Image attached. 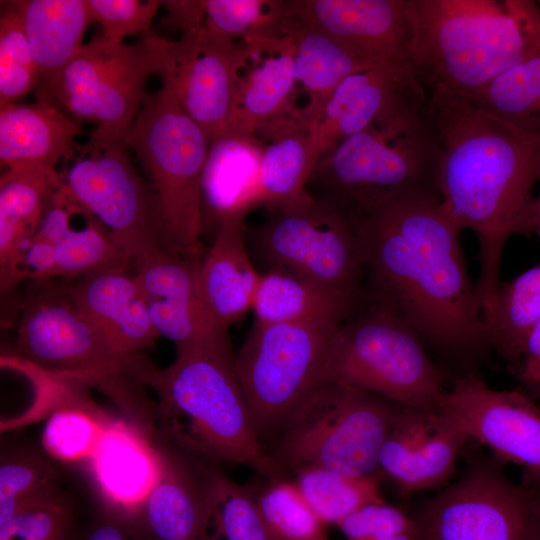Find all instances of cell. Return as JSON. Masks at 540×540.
<instances>
[{
	"mask_svg": "<svg viewBox=\"0 0 540 540\" xmlns=\"http://www.w3.org/2000/svg\"><path fill=\"white\" fill-rule=\"evenodd\" d=\"M349 215L362 244L367 300L398 315L444 360L475 370L490 347L463 229L442 201L394 202Z\"/></svg>",
	"mask_w": 540,
	"mask_h": 540,
	"instance_id": "6da1fadb",
	"label": "cell"
},
{
	"mask_svg": "<svg viewBox=\"0 0 540 540\" xmlns=\"http://www.w3.org/2000/svg\"><path fill=\"white\" fill-rule=\"evenodd\" d=\"M429 102L442 139V203L478 241L476 286L483 316L500 285L506 242L513 235L533 234L540 138L466 99L429 98Z\"/></svg>",
	"mask_w": 540,
	"mask_h": 540,
	"instance_id": "7a4b0ae2",
	"label": "cell"
},
{
	"mask_svg": "<svg viewBox=\"0 0 540 540\" xmlns=\"http://www.w3.org/2000/svg\"><path fill=\"white\" fill-rule=\"evenodd\" d=\"M408 64L429 98L470 99L540 50L532 0H411Z\"/></svg>",
	"mask_w": 540,
	"mask_h": 540,
	"instance_id": "3957f363",
	"label": "cell"
},
{
	"mask_svg": "<svg viewBox=\"0 0 540 540\" xmlns=\"http://www.w3.org/2000/svg\"><path fill=\"white\" fill-rule=\"evenodd\" d=\"M165 439L210 464L231 463L272 478L283 470L261 444L240 383L228 332L177 351L149 381Z\"/></svg>",
	"mask_w": 540,
	"mask_h": 540,
	"instance_id": "277c9868",
	"label": "cell"
},
{
	"mask_svg": "<svg viewBox=\"0 0 540 540\" xmlns=\"http://www.w3.org/2000/svg\"><path fill=\"white\" fill-rule=\"evenodd\" d=\"M441 163V134L428 100L336 145L306 188L348 213L402 201L440 202Z\"/></svg>",
	"mask_w": 540,
	"mask_h": 540,
	"instance_id": "5b68a950",
	"label": "cell"
},
{
	"mask_svg": "<svg viewBox=\"0 0 540 540\" xmlns=\"http://www.w3.org/2000/svg\"><path fill=\"white\" fill-rule=\"evenodd\" d=\"M125 142L148 177L167 248L202 256L201 179L209 139L169 85L148 94Z\"/></svg>",
	"mask_w": 540,
	"mask_h": 540,
	"instance_id": "8992f818",
	"label": "cell"
},
{
	"mask_svg": "<svg viewBox=\"0 0 540 540\" xmlns=\"http://www.w3.org/2000/svg\"><path fill=\"white\" fill-rule=\"evenodd\" d=\"M171 46L154 34L134 44L95 34L50 84L37 89V99L96 125L85 150L125 142L148 96L146 83L161 74Z\"/></svg>",
	"mask_w": 540,
	"mask_h": 540,
	"instance_id": "52a82bcc",
	"label": "cell"
},
{
	"mask_svg": "<svg viewBox=\"0 0 540 540\" xmlns=\"http://www.w3.org/2000/svg\"><path fill=\"white\" fill-rule=\"evenodd\" d=\"M368 301V300H367ZM416 332L391 310L371 303L342 322L322 380L366 391L403 406L439 412L445 373Z\"/></svg>",
	"mask_w": 540,
	"mask_h": 540,
	"instance_id": "ba28073f",
	"label": "cell"
},
{
	"mask_svg": "<svg viewBox=\"0 0 540 540\" xmlns=\"http://www.w3.org/2000/svg\"><path fill=\"white\" fill-rule=\"evenodd\" d=\"M401 406L322 380L291 412L271 456L282 469L293 472L321 467L351 476L374 475L381 446Z\"/></svg>",
	"mask_w": 540,
	"mask_h": 540,
	"instance_id": "9c48e42d",
	"label": "cell"
},
{
	"mask_svg": "<svg viewBox=\"0 0 540 540\" xmlns=\"http://www.w3.org/2000/svg\"><path fill=\"white\" fill-rule=\"evenodd\" d=\"M250 254L266 271L277 270L319 286L362 293L363 249L353 219L335 204L307 191L246 228Z\"/></svg>",
	"mask_w": 540,
	"mask_h": 540,
	"instance_id": "30bf717a",
	"label": "cell"
},
{
	"mask_svg": "<svg viewBox=\"0 0 540 540\" xmlns=\"http://www.w3.org/2000/svg\"><path fill=\"white\" fill-rule=\"evenodd\" d=\"M345 320L254 321L235 354V365L260 438L280 431L296 406L322 381L333 338Z\"/></svg>",
	"mask_w": 540,
	"mask_h": 540,
	"instance_id": "8fae6325",
	"label": "cell"
},
{
	"mask_svg": "<svg viewBox=\"0 0 540 540\" xmlns=\"http://www.w3.org/2000/svg\"><path fill=\"white\" fill-rule=\"evenodd\" d=\"M17 328V355L64 378L114 382L121 375L144 382L152 365L124 361L108 348L71 296L66 281H30Z\"/></svg>",
	"mask_w": 540,
	"mask_h": 540,
	"instance_id": "7c38bea8",
	"label": "cell"
},
{
	"mask_svg": "<svg viewBox=\"0 0 540 540\" xmlns=\"http://www.w3.org/2000/svg\"><path fill=\"white\" fill-rule=\"evenodd\" d=\"M495 458L470 462L460 478L411 515L417 540H535L533 492Z\"/></svg>",
	"mask_w": 540,
	"mask_h": 540,
	"instance_id": "4fadbf2b",
	"label": "cell"
},
{
	"mask_svg": "<svg viewBox=\"0 0 540 540\" xmlns=\"http://www.w3.org/2000/svg\"><path fill=\"white\" fill-rule=\"evenodd\" d=\"M129 150L124 141L99 150L81 147L80 156L60 176L73 200L105 227L137 268L169 249Z\"/></svg>",
	"mask_w": 540,
	"mask_h": 540,
	"instance_id": "5bb4252c",
	"label": "cell"
},
{
	"mask_svg": "<svg viewBox=\"0 0 540 540\" xmlns=\"http://www.w3.org/2000/svg\"><path fill=\"white\" fill-rule=\"evenodd\" d=\"M440 411L501 464L522 467V484L540 486V408L525 390L493 389L471 370L454 379Z\"/></svg>",
	"mask_w": 540,
	"mask_h": 540,
	"instance_id": "9a60e30c",
	"label": "cell"
},
{
	"mask_svg": "<svg viewBox=\"0 0 540 540\" xmlns=\"http://www.w3.org/2000/svg\"><path fill=\"white\" fill-rule=\"evenodd\" d=\"M244 56L243 41L224 38L204 26L172 42L160 74L162 83L174 90L209 140L232 123Z\"/></svg>",
	"mask_w": 540,
	"mask_h": 540,
	"instance_id": "2e32d148",
	"label": "cell"
},
{
	"mask_svg": "<svg viewBox=\"0 0 540 540\" xmlns=\"http://www.w3.org/2000/svg\"><path fill=\"white\" fill-rule=\"evenodd\" d=\"M285 13L330 36L369 67L408 64L411 0H294L285 1Z\"/></svg>",
	"mask_w": 540,
	"mask_h": 540,
	"instance_id": "e0dca14e",
	"label": "cell"
},
{
	"mask_svg": "<svg viewBox=\"0 0 540 540\" xmlns=\"http://www.w3.org/2000/svg\"><path fill=\"white\" fill-rule=\"evenodd\" d=\"M427 101L428 94L409 64H383L350 75L332 93L311 129L314 169L345 139Z\"/></svg>",
	"mask_w": 540,
	"mask_h": 540,
	"instance_id": "ac0fdd59",
	"label": "cell"
},
{
	"mask_svg": "<svg viewBox=\"0 0 540 540\" xmlns=\"http://www.w3.org/2000/svg\"><path fill=\"white\" fill-rule=\"evenodd\" d=\"M243 42L245 56L229 127L258 136L296 108L295 45L283 30Z\"/></svg>",
	"mask_w": 540,
	"mask_h": 540,
	"instance_id": "d6986e66",
	"label": "cell"
},
{
	"mask_svg": "<svg viewBox=\"0 0 540 540\" xmlns=\"http://www.w3.org/2000/svg\"><path fill=\"white\" fill-rule=\"evenodd\" d=\"M67 288L110 351L134 361L160 337L149 316L134 274L108 271L65 280Z\"/></svg>",
	"mask_w": 540,
	"mask_h": 540,
	"instance_id": "ffe728a7",
	"label": "cell"
},
{
	"mask_svg": "<svg viewBox=\"0 0 540 540\" xmlns=\"http://www.w3.org/2000/svg\"><path fill=\"white\" fill-rule=\"evenodd\" d=\"M264 142L228 127L209 140L201 179L202 234L213 238L222 224L259 207Z\"/></svg>",
	"mask_w": 540,
	"mask_h": 540,
	"instance_id": "44dd1931",
	"label": "cell"
},
{
	"mask_svg": "<svg viewBox=\"0 0 540 540\" xmlns=\"http://www.w3.org/2000/svg\"><path fill=\"white\" fill-rule=\"evenodd\" d=\"M202 256H188L170 250L136 268L152 324L159 334L174 342L181 351L218 331L205 317L198 286Z\"/></svg>",
	"mask_w": 540,
	"mask_h": 540,
	"instance_id": "7402d4cb",
	"label": "cell"
},
{
	"mask_svg": "<svg viewBox=\"0 0 540 540\" xmlns=\"http://www.w3.org/2000/svg\"><path fill=\"white\" fill-rule=\"evenodd\" d=\"M88 461L111 511L138 521L140 509L161 475L164 453L156 451L135 426L116 419L107 420Z\"/></svg>",
	"mask_w": 540,
	"mask_h": 540,
	"instance_id": "603a6c76",
	"label": "cell"
},
{
	"mask_svg": "<svg viewBox=\"0 0 540 540\" xmlns=\"http://www.w3.org/2000/svg\"><path fill=\"white\" fill-rule=\"evenodd\" d=\"M261 272L246 240L245 217L225 221L201 257L199 294L209 326L227 331L252 310Z\"/></svg>",
	"mask_w": 540,
	"mask_h": 540,
	"instance_id": "cb8c5ba5",
	"label": "cell"
},
{
	"mask_svg": "<svg viewBox=\"0 0 540 540\" xmlns=\"http://www.w3.org/2000/svg\"><path fill=\"white\" fill-rule=\"evenodd\" d=\"M63 186L60 174L35 163L5 169L0 179V283H18L23 254L39 230L44 214Z\"/></svg>",
	"mask_w": 540,
	"mask_h": 540,
	"instance_id": "d4e9b609",
	"label": "cell"
},
{
	"mask_svg": "<svg viewBox=\"0 0 540 540\" xmlns=\"http://www.w3.org/2000/svg\"><path fill=\"white\" fill-rule=\"evenodd\" d=\"M179 449L164 453L161 475L138 522L150 540H198L207 482L214 467Z\"/></svg>",
	"mask_w": 540,
	"mask_h": 540,
	"instance_id": "484cf974",
	"label": "cell"
},
{
	"mask_svg": "<svg viewBox=\"0 0 540 540\" xmlns=\"http://www.w3.org/2000/svg\"><path fill=\"white\" fill-rule=\"evenodd\" d=\"M82 134L77 121L47 101L8 104L0 109L1 168L35 163L55 169L76 157Z\"/></svg>",
	"mask_w": 540,
	"mask_h": 540,
	"instance_id": "4316f807",
	"label": "cell"
},
{
	"mask_svg": "<svg viewBox=\"0 0 540 540\" xmlns=\"http://www.w3.org/2000/svg\"><path fill=\"white\" fill-rule=\"evenodd\" d=\"M38 67L37 89L50 84L83 48L93 23L87 0L13 1Z\"/></svg>",
	"mask_w": 540,
	"mask_h": 540,
	"instance_id": "83f0119b",
	"label": "cell"
},
{
	"mask_svg": "<svg viewBox=\"0 0 540 540\" xmlns=\"http://www.w3.org/2000/svg\"><path fill=\"white\" fill-rule=\"evenodd\" d=\"M312 125L301 109L294 108L261 135L259 207L270 212L302 196L314 170L311 160Z\"/></svg>",
	"mask_w": 540,
	"mask_h": 540,
	"instance_id": "f1b7e54d",
	"label": "cell"
},
{
	"mask_svg": "<svg viewBox=\"0 0 540 540\" xmlns=\"http://www.w3.org/2000/svg\"><path fill=\"white\" fill-rule=\"evenodd\" d=\"M365 300V291H336L286 272L269 270L261 273L252 310L254 321L265 324L324 317L348 319Z\"/></svg>",
	"mask_w": 540,
	"mask_h": 540,
	"instance_id": "f546056e",
	"label": "cell"
},
{
	"mask_svg": "<svg viewBox=\"0 0 540 540\" xmlns=\"http://www.w3.org/2000/svg\"><path fill=\"white\" fill-rule=\"evenodd\" d=\"M281 28L294 41L297 84L308 95V103L301 110L313 127L341 82L371 67L330 36L289 18L285 9Z\"/></svg>",
	"mask_w": 540,
	"mask_h": 540,
	"instance_id": "4dcf8cb0",
	"label": "cell"
},
{
	"mask_svg": "<svg viewBox=\"0 0 540 540\" xmlns=\"http://www.w3.org/2000/svg\"><path fill=\"white\" fill-rule=\"evenodd\" d=\"M482 321L490 349L506 360L509 368L516 366L540 321V263L512 281L500 283Z\"/></svg>",
	"mask_w": 540,
	"mask_h": 540,
	"instance_id": "1f68e13d",
	"label": "cell"
},
{
	"mask_svg": "<svg viewBox=\"0 0 540 540\" xmlns=\"http://www.w3.org/2000/svg\"><path fill=\"white\" fill-rule=\"evenodd\" d=\"M78 207L63 212L54 225L56 278L76 280L108 271L128 270L130 260L90 213L85 225L73 227L72 217Z\"/></svg>",
	"mask_w": 540,
	"mask_h": 540,
	"instance_id": "d6a6232c",
	"label": "cell"
},
{
	"mask_svg": "<svg viewBox=\"0 0 540 540\" xmlns=\"http://www.w3.org/2000/svg\"><path fill=\"white\" fill-rule=\"evenodd\" d=\"M198 540H273L254 492L213 468L205 491Z\"/></svg>",
	"mask_w": 540,
	"mask_h": 540,
	"instance_id": "836d02e7",
	"label": "cell"
},
{
	"mask_svg": "<svg viewBox=\"0 0 540 540\" xmlns=\"http://www.w3.org/2000/svg\"><path fill=\"white\" fill-rule=\"evenodd\" d=\"M466 100L540 138V50Z\"/></svg>",
	"mask_w": 540,
	"mask_h": 540,
	"instance_id": "e575fe53",
	"label": "cell"
},
{
	"mask_svg": "<svg viewBox=\"0 0 540 540\" xmlns=\"http://www.w3.org/2000/svg\"><path fill=\"white\" fill-rule=\"evenodd\" d=\"M294 474L307 503L325 525H338L366 505L385 502L376 474L351 476L321 467L302 468Z\"/></svg>",
	"mask_w": 540,
	"mask_h": 540,
	"instance_id": "d590c367",
	"label": "cell"
},
{
	"mask_svg": "<svg viewBox=\"0 0 540 540\" xmlns=\"http://www.w3.org/2000/svg\"><path fill=\"white\" fill-rule=\"evenodd\" d=\"M60 494V476L49 458L31 451L1 456L0 524L22 509Z\"/></svg>",
	"mask_w": 540,
	"mask_h": 540,
	"instance_id": "8d00e7d4",
	"label": "cell"
},
{
	"mask_svg": "<svg viewBox=\"0 0 540 540\" xmlns=\"http://www.w3.org/2000/svg\"><path fill=\"white\" fill-rule=\"evenodd\" d=\"M469 441L466 432L440 411L432 430L415 449L405 475L397 485L400 493L409 495L446 482L454 473L459 456Z\"/></svg>",
	"mask_w": 540,
	"mask_h": 540,
	"instance_id": "74e56055",
	"label": "cell"
},
{
	"mask_svg": "<svg viewBox=\"0 0 540 540\" xmlns=\"http://www.w3.org/2000/svg\"><path fill=\"white\" fill-rule=\"evenodd\" d=\"M254 493L264 524L273 540H328L325 524L311 509L295 481L270 478Z\"/></svg>",
	"mask_w": 540,
	"mask_h": 540,
	"instance_id": "f35d334b",
	"label": "cell"
},
{
	"mask_svg": "<svg viewBox=\"0 0 540 540\" xmlns=\"http://www.w3.org/2000/svg\"><path fill=\"white\" fill-rule=\"evenodd\" d=\"M0 17V108L38 87L40 76L20 14L4 2Z\"/></svg>",
	"mask_w": 540,
	"mask_h": 540,
	"instance_id": "ab89813d",
	"label": "cell"
},
{
	"mask_svg": "<svg viewBox=\"0 0 540 540\" xmlns=\"http://www.w3.org/2000/svg\"><path fill=\"white\" fill-rule=\"evenodd\" d=\"M204 27L224 38L243 41L280 32L284 1L201 0Z\"/></svg>",
	"mask_w": 540,
	"mask_h": 540,
	"instance_id": "60d3db41",
	"label": "cell"
},
{
	"mask_svg": "<svg viewBox=\"0 0 540 540\" xmlns=\"http://www.w3.org/2000/svg\"><path fill=\"white\" fill-rule=\"evenodd\" d=\"M107 419L77 405L55 409L42 432V445L50 458L62 462L89 459L105 428Z\"/></svg>",
	"mask_w": 540,
	"mask_h": 540,
	"instance_id": "b9f144b4",
	"label": "cell"
},
{
	"mask_svg": "<svg viewBox=\"0 0 540 540\" xmlns=\"http://www.w3.org/2000/svg\"><path fill=\"white\" fill-rule=\"evenodd\" d=\"M70 523L71 508L60 493L0 524V540H67Z\"/></svg>",
	"mask_w": 540,
	"mask_h": 540,
	"instance_id": "7bdbcfd3",
	"label": "cell"
},
{
	"mask_svg": "<svg viewBox=\"0 0 540 540\" xmlns=\"http://www.w3.org/2000/svg\"><path fill=\"white\" fill-rule=\"evenodd\" d=\"M87 5L101 33L115 43H123L127 36L152 34L150 26L161 1L87 0Z\"/></svg>",
	"mask_w": 540,
	"mask_h": 540,
	"instance_id": "ee69618b",
	"label": "cell"
},
{
	"mask_svg": "<svg viewBox=\"0 0 540 540\" xmlns=\"http://www.w3.org/2000/svg\"><path fill=\"white\" fill-rule=\"evenodd\" d=\"M337 526L346 540H417L412 517L386 502L366 505Z\"/></svg>",
	"mask_w": 540,
	"mask_h": 540,
	"instance_id": "f6af8a7d",
	"label": "cell"
},
{
	"mask_svg": "<svg viewBox=\"0 0 540 540\" xmlns=\"http://www.w3.org/2000/svg\"><path fill=\"white\" fill-rule=\"evenodd\" d=\"M166 9L162 24L173 31L183 34L199 32L205 23V12L201 1L166 0L161 1Z\"/></svg>",
	"mask_w": 540,
	"mask_h": 540,
	"instance_id": "bcb514c9",
	"label": "cell"
},
{
	"mask_svg": "<svg viewBox=\"0 0 540 540\" xmlns=\"http://www.w3.org/2000/svg\"><path fill=\"white\" fill-rule=\"evenodd\" d=\"M82 540H150L140 523L128 518L109 513L90 528Z\"/></svg>",
	"mask_w": 540,
	"mask_h": 540,
	"instance_id": "7dc6e473",
	"label": "cell"
},
{
	"mask_svg": "<svg viewBox=\"0 0 540 540\" xmlns=\"http://www.w3.org/2000/svg\"><path fill=\"white\" fill-rule=\"evenodd\" d=\"M509 369L521 383L540 382V321L527 339L520 362Z\"/></svg>",
	"mask_w": 540,
	"mask_h": 540,
	"instance_id": "c3c4849f",
	"label": "cell"
},
{
	"mask_svg": "<svg viewBox=\"0 0 540 540\" xmlns=\"http://www.w3.org/2000/svg\"><path fill=\"white\" fill-rule=\"evenodd\" d=\"M533 528L535 540H540V486L533 487Z\"/></svg>",
	"mask_w": 540,
	"mask_h": 540,
	"instance_id": "681fc988",
	"label": "cell"
},
{
	"mask_svg": "<svg viewBox=\"0 0 540 540\" xmlns=\"http://www.w3.org/2000/svg\"><path fill=\"white\" fill-rule=\"evenodd\" d=\"M533 233H535L540 239V191L534 200Z\"/></svg>",
	"mask_w": 540,
	"mask_h": 540,
	"instance_id": "f907efd6",
	"label": "cell"
},
{
	"mask_svg": "<svg viewBox=\"0 0 540 540\" xmlns=\"http://www.w3.org/2000/svg\"><path fill=\"white\" fill-rule=\"evenodd\" d=\"M522 384L527 394L533 399L540 400V382H524Z\"/></svg>",
	"mask_w": 540,
	"mask_h": 540,
	"instance_id": "816d5d0a",
	"label": "cell"
}]
</instances>
